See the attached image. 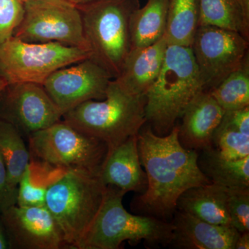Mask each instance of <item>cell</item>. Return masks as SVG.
Returning a JSON list of instances; mask_svg holds the SVG:
<instances>
[{
    "instance_id": "6da1fadb",
    "label": "cell",
    "mask_w": 249,
    "mask_h": 249,
    "mask_svg": "<svg viewBox=\"0 0 249 249\" xmlns=\"http://www.w3.org/2000/svg\"><path fill=\"white\" fill-rule=\"evenodd\" d=\"M177 124L168 135L158 136L144 124L137 135L141 164L147 186L136 196L132 211L170 222L179 196L194 187L211 183L198 165L199 153L183 147L178 141Z\"/></svg>"
},
{
    "instance_id": "7a4b0ae2",
    "label": "cell",
    "mask_w": 249,
    "mask_h": 249,
    "mask_svg": "<svg viewBox=\"0 0 249 249\" xmlns=\"http://www.w3.org/2000/svg\"><path fill=\"white\" fill-rule=\"evenodd\" d=\"M201 91L191 47L168 44L160 74L145 94V124L157 135H168Z\"/></svg>"
},
{
    "instance_id": "3957f363",
    "label": "cell",
    "mask_w": 249,
    "mask_h": 249,
    "mask_svg": "<svg viewBox=\"0 0 249 249\" xmlns=\"http://www.w3.org/2000/svg\"><path fill=\"white\" fill-rule=\"evenodd\" d=\"M145 103V95L129 94L112 79L104 99L82 103L65 113L62 119L78 130L102 141L107 145L109 154L129 137L138 135L146 124Z\"/></svg>"
},
{
    "instance_id": "277c9868",
    "label": "cell",
    "mask_w": 249,
    "mask_h": 249,
    "mask_svg": "<svg viewBox=\"0 0 249 249\" xmlns=\"http://www.w3.org/2000/svg\"><path fill=\"white\" fill-rule=\"evenodd\" d=\"M125 194L116 187L107 186L99 212L76 249H119L126 241L136 245L142 240L151 247H169L173 223L129 213L123 205Z\"/></svg>"
},
{
    "instance_id": "5b68a950",
    "label": "cell",
    "mask_w": 249,
    "mask_h": 249,
    "mask_svg": "<svg viewBox=\"0 0 249 249\" xmlns=\"http://www.w3.org/2000/svg\"><path fill=\"white\" fill-rule=\"evenodd\" d=\"M76 6L92 53L90 58L113 79L117 78L132 49L130 19L140 0H95Z\"/></svg>"
},
{
    "instance_id": "8992f818",
    "label": "cell",
    "mask_w": 249,
    "mask_h": 249,
    "mask_svg": "<svg viewBox=\"0 0 249 249\" xmlns=\"http://www.w3.org/2000/svg\"><path fill=\"white\" fill-rule=\"evenodd\" d=\"M107 186L99 176L67 170L47 192L45 207L61 231L67 248L76 245L99 212Z\"/></svg>"
},
{
    "instance_id": "52a82bcc",
    "label": "cell",
    "mask_w": 249,
    "mask_h": 249,
    "mask_svg": "<svg viewBox=\"0 0 249 249\" xmlns=\"http://www.w3.org/2000/svg\"><path fill=\"white\" fill-rule=\"evenodd\" d=\"M31 158L65 170L99 176L108 155L102 141L64 120L28 137Z\"/></svg>"
},
{
    "instance_id": "ba28073f",
    "label": "cell",
    "mask_w": 249,
    "mask_h": 249,
    "mask_svg": "<svg viewBox=\"0 0 249 249\" xmlns=\"http://www.w3.org/2000/svg\"><path fill=\"white\" fill-rule=\"evenodd\" d=\"M92 55L89 49L58 42L34 43L10 37L0 44V78L7 84L43 85L53 72Z\"/></svg>"
},
{
    "instance_id": "9c48e42d",
    "label": "cell",
    "mask_w": 249,
    "mask_h": 249,
    "mask_svg": "<svg viewBox=\"0 0 249 249\" xmlns=\"http://www.w3.org/2000/svg\"><path fill=\"white\" fill-rule=\"evenodd\" d=\"M24 8L14 37L34 43L58 42L91 51L76 4L68 0H33L24 3Z\"/></svg>"
},
{
    "instance_id": "30bf717a",
    "label": "cell",
    "mask_w": 249,
    "mask_h": 249,
    "mask_svg": "<svg viewBox=\"0 0 249 249\" xmlns=\"http://www.w3.org/2000/svg\"><path fill=\"white\" fill-rule=\"evenodd\" d=\"M249 40L237 31L199 26L191 45L203 90L209 91L240 67Z\"/></svg>"
},
{
    "instance_id": "8fae6325",
    "label": "cell",
    "mask_w": 249,
    "mask_h": 249,
    "mask_svg": "<svg viewBox=\"0 0 249 249\" xmlns=\"http://www.w3.org/2000/svg\"><path fill=\"white\" fill-rule=\"evenodd\" d=\"M62 118L43 85L12 83L0 93V120L13 124L23 137L47 128Z\"/></svg>"
},
{
    "instance_id": "7c38bea8",
    "label": "cell",
    "mask_w": 249,
    "mask_h": 249,
    "mask_svg": "<svg viewBox=\"0 0 249 249\" xmlns=\"http://www.w3.org/2000/svg\"><path fill=\"white\" fill-rule=\"evenodd\" d=\"M70 66L53 72L42 85L62 116L86 101L104 99L113 79L104 68L91 58Z\"/></svg>"
},
{
    "instance_id": "4fadbf2b",
    "label": "cell",
    "mask_w": 249,
    "mask_h": 249,
    "mask_svg": "<svg viewBox=\"0 0 249 249\" xmlns=\"http://www.w3.org/2000/svg\"><path fill=\"white\" fill-rule=\"evenodd\" d=\"M0 220L11 249L67 248L58 224L45 206L15 205L0 214Z\"/></svg>"
},
{
    "instance_id": "5bb4252c",
    "label": "cell",
    "mask_w": 249,
    "mask_h": 249,
    "mask_svg": "<svg viewBox=\"0 0 249 249\" xmlns=\"http://www.w3.org/2000/svg\"><path fill=\"white\" fill-rule=\"evenodd\" d=\"M224 113L209 91H200L188 103L181 116L182 123L178 125L180 143L196 152L212 147L213 135Z\"/></svg>"
},
{
    "instance_id": "9a60e30c",
    "label": "cell",
    "mask_w": 249,
    "mask_h": 249,
    "mask_svg": "<svg viewBox=\"0 0 249 249\" xmlns=\"http://www.w3.org/2000/svg\"><path fill=\"white\" fill-rule=\"evenodd\" d=\"M170 247L180 249H235L240 232L231 226L215 225L176 210Z\"/></svg>"
},
{
    "instance_id": "2e32d148",
    "label": "cell",
    "mask_w": 249,
    "mask_h": 249,
    "mask_svg": "<svg viewBox=\"0 0 249 249\" xmlns=\"http://www.w3.org/2000/svg\"><path fill=\"white\" fill-rule=\"evenodd\" d=\"M168 41L165 34L152 45L132 49L114 80L129 94L145 95L160 74Z\"/></svg>"
},
{
    "instance_id": "e0dca14e",
    "label": "cell",
    "mask_w": 249,
    "mask_h": 249,
    "mask_svg": "<svg viewBox=\"0 0 249 249\" xmlns=\"http://www.w3.org/2000/svg\"><path fill=\"white\" fill-rule=\"evenodd\" d=\"M100 178L106 186L116 187L125 193L142 194L145 191L147 175L141 164L137 135L129 137L108 154Z\"/></svg>"
},
{
    "instance_id": "ac0fdd59",
    "label": "cell",
    "mask_w": 249,
    "mask_h": 249,
    "mask_svg": "<svg viewBox=\"0 0 249 249\" xmlns=\"http://www.w3.org/2000/svg\"><path fill=\"white\" fill-rule=\"evenodd\" d=\"M228 198L229 188L211 183L185 191L178 198L177 210L215 225L231 226Z\"/></svg>"
},
{
    "instance_id": "d6986e66",
    "label": "cell",
    "mask_w": 249,
    "mask_h": 249,
    "mask_svg": "<svg viewBox=\"0 0 249 249\" xmlns=\"http://www.w3.org/2000/svg\"><path fill=\"white\" fill-rule=\"evenodd\" d=\"M200 152L198 165L211 182L231 189L249 188V156L240 160H228L213 146Z\"/></svg>"
},
{
    "instance_id": "ffe728a7",
    "label": "cell",
    "mask_w": 249,
    "mask_h": 249,
    "mask_svg": "<svg viewBox=\"0 0 249 249\" xmlns=\"http://www.w3.org/2000/svg\"><path fill=\"white\" fill-rule=\"evenodd\" d=\"M168 14V0H147L136 10L130 19L132 49L152 45L164 35Z\"/></svg>"
},
{
    "instance_id": "44dd1931",
    "label": "cell",
    "mask_w": 249,
    "mask_h": 249,
    "mask_svg": "<svg viewBox=\"0 0 249 249\" xmlns=\"http://www.w3.org/2000/svg\"><path fill=\"white\" fill-rule=\"evenodd\" d=\"M67 171L31 157L18 183V206H45L49 188Z\"/></svg>"
},
{
    "instance_id": "7402d4cb",
    "label": "cell",
    "mask_w": 249,
    "mask_h": 249,
    "mask_svg": "<svg viewBox=\"0 0 249 249\" xmlns=\"http://www.w3.org/2000/svg\"><path fill=\"white\" fill-rule=\"evenodd\" d=\"M199 0H168V44L191 47L198 27Z\"/></svg>"
},
{
    "instance_id": "603a6c76",
    "label": "cell",
    "mask_w": 249,
    "mask_h": 249,
    "mask_svg": "<svg viewBox=\"0 0 249 249\" xmlns=\"http://www.w3.org/2000/svg\"><path fill=\"white\" fill-rule=\"evenodd\" d=\"M199 26L237 31L249 40V30L237 0H199Z\"/></svg>"
},
{
    "instance_id": "cb8c5ba5",
    "label": "cell",
    "mask_w": 249,
    "mask_h": 249,
    "mask_svg": "<svg viewBox=\"0 0 249 249\" xmlns=\"http://www.w3.org/2000/svg\"><path fill=\"white\" fill-rule=\"evenodd\" d=\"M0 153L4 159L10 183L18 187L31 160L22 134L13 124L0 120Z\"/></svg>"
},
{
    "instance_id": "d4e9b609",
    "label": "cell",
    "mask_w": 249,
    "mask_h": 249,
    "mask_svg": "<svg viewBox=\"0 0 249 249\" xmlns=\"http://www.w3.org/2000/svg\"><path fill=\"white\" fill-rule=\"evenodd\" d=\"M224 111L249 106V54L235 71L209 91Z\"/></svg>"
},
{
    "instance_id": "484cf974",
    "label": "cell",
    "mask_w": 249,
    "mask_h": 249,
    "mask_svg": "<svg viewBox=\"0 0 249 249\" xmlns=\"http://www.w3.org/2000/svg\"><path fill=\"white\" fill-rule=\"evenodd\" d=\"M212 146L224 158L240 160L249 156V136L222 120L213 135Z\"/></svg>"
},
{
    "instance_id": "4316f807",
    "label": "cell",
    "mask_w": 249,
    "mask_h": 249,
    "mask_svg": "<svg viewBox=\"0 0 249 249\" xmlns=\"http://www.w3.org/2000/svg\"><path fill=\"white\" fill-rule=\"evenodd\" d=\"M228 211L232 227L240 233L249 232V188H229Z\"/></svg>"
},
{
    "instance_id": "83f0119b",
    "label": "cell",
    "mask_w": 249,
    "mask_h": 249,
    "mask_svg": "<svg viewBox=\"0 0 249 249\" xmlns=\"http://www.w3.org/2000/svg\"><path fill=\"white\" fill-rule=\"evenodd\" d=\"M21 0H0V44L14 35L24 16Z\"/></svg>"
},
{
    "instance_id": "f1b7e54d",
    "label": "cell",
    "mask_w": 249,
    "mask_h": 249,
    "mask_svg": "<svg viewBox=\"0 0 249 249\" xmlns=\"http://www.w3.org/2000/svg\"><path fill=\"white\" fill-rule=\"evenodd\" d=\"M18 187L10 183L4 159L0 153V214L17 205Z\"/></svg>"
},
{
    "instance_id": "f546056e",
    "label": "cell",
    "mask_w": 249,
    "mask_h": 249,
    "mask_svg": "<svg viewBox=\"0 0 249 249\" xmlns=\"http://www.w3.org/2000/svg\"><path fill=\"white\" fill-rule=\"evenodd\" d=\"M222 121L242 134L249 136V106L235 110L225 111Z\"/></svg>"
},
{
    "instance_id": "4dcf8cb0",
    "label": "cell",
    "mask_w": 249,
    "mask_h": 249,
    "mask_svg": "<svg viewBox=\"0 0 249 249\" xmlns=\"http://www.w3.org/2000/svg\"><path fill=\"white\" fill-rule=\"evenodd\" d=\"M249 249V232H240L236 241L235 249Z\"/></svg>"
},
{
    "instance_id": "1f68e13d",
    "label": "cell",
    "mask_w": 249,
    "mask_h": 249,
    "mask_svg": "<svg viewBox=\"0 0 249 249\" xmlns=\"http://www.w3.org/2000/svg\"><path fill=\"white\" fill-rule=\"evenodd\" d=\"M243 14L246 28L249 30V0H237Z\"/></svg>"
},
{
    "instance_id": "d6a6232c",
    "label": "cell",
    "mask_w": 249,
    "mask_h": 249,
    "mask_svg": "<svg viewBox=\"0 0 249 249\" xmlns=\"http://www.w3.org/2000/svg\"><path fill=\"white\" fill-rule=\"evenodd\" d=\"M11 248V245L4 228L0 220V249H9Z\"/></svg>"
},
{
    "instance_id": "836d02e7",
    "label": "cell",
    "mask_w": 249,
    "mask_h": 249,
    "mask_svg": "<svg viewBox=\"0 0 249 249\" xmlns=\"http://www.w3.org/2000/svg\"><path fill=\"white\" fill-rule=\"evenodd\" d=\"M71 1L73 4L78 5L85 4V3L90 2V1H95V0H68Z\"/></svg>"
},
{
    "instance_id": "e575fe53",
    "label": "cell",
    "mask_w": 249,
    "mask_h": 249,
    "mask_svg": "<svg viewBox=\"0 0 249 249\" xmlns=\"http://www.w3.org/2000/svg\"><path fill=\"white\" fill-rule=\"evenodd\" d=\"M7 85L6 82L4 80H3L2 78H0V93L2 91L3 89L6 87V85Z\"/></svg>"
},
{
    "instance_id": "d590c367",
    "label": "cell",
    "mask_w": 249,
    "mask_h": 249,
    "mask_svg": "<svg viewBox=\"0 0 249 249\" xmlns=\"http://www.w3.org/2000/svg\"><path fill=\"white\" fill-rule=\"evenodd\" d=\"M23 3L27 2V1H33V0H21Z\"/></svg>"
}]
</instances>
